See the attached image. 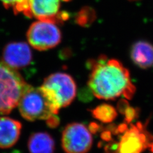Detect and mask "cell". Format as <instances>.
Returning a JSON list of instances; mask_svg holds the SVG:
<instances>
[{
  "mask_svg": "<svg viewBox=\"0 0 153 153\" xmlns=\"http://www.w3.org/2000/svg\"><path fill=\"white\" fill-rule=\"evenodd\" d=\"M88 85L96 97L103 100L121 96L131 99L135 91L128 70L119 61L105 56L92 63Z\"/></svg>",
  "mask_w": 153,
  "mask_h": 153,
  "instance_id": "obj_1",
  "label": "cell"
},
{
  "mask_svg": "<svg viewBox=\"0 0 153 153\" xmlns=\"http://www.w3.org/2000/svg\"><path fill=\"white\" fill-rule=\"evenodd\" d=\"M17 107L22 117L29 121L46 120L59 110L42 86L35 88L30 85Z\"/></svg>",
  "mask_w": 153,
  "mask_h": 153,
  "instance_id": "obj_2",
  "label": "cell"
},
{
  "mask_svg": "<svg viewBox=\"0 0 153 153\" xmlns=\"http://www.w3.org/2000/svg\"><path fill=\"white\" fill-rule=\"evenodd\" d=\"M28 86L15 69L0 63V116L9 114L18 106Z\"/></svg>",
  "mask_w": 153,
  "mask_h": 153,
  "instance_id": "obj_3",
  "label": "cell"
},
{
  "mask_svg": "<svg viewBox=\"0 0 153 153\" xmlns=\"http://www.w3.org/2000/svg\"><path fill=\"white\" fill-rule=\"evenodd\" d=\"M42 86L59 109L68 106L75 98V82L67 74H51L44 80Z\"/></svg>",
  "mask_w": 153,
  "mask_h": 153,
  "instance_id": "obj_4",
  "label": "cell"
},
{
  "mask_svg": "<svg viewBox=\"0 0 153 153\" xmlns=\"http://www.w3.org/2000/svg\"><path fill=\"white\" fill-rule=\"evenodd\" d=\"M27 39L34 49L45 51L59 44L61 33L56 23L38 21L33 22L27 32Z\"/></svg>",
  "mask_w": 153,
  "mask_h": 153,
  "instance_id": "obj_5",
  "label": "cell"
},
{
  "mask_svg": "<svg viewBox=\"0 0 153 153\" xmlns=\"http://www.w3.org/2000/svg\"><path fill=\"white\" fill-rule=\"evenodd\" d=\"M61 144L66 153H87L93 144L91 133L82 123H70L62 133Z\"/></svg>",
  "mask_w": 153,
  "mask_h": 153,
  "instance_id": "obj_6",
  "label": "cell"
},
{
  "mask_svg": "<svg viewBox=\"0 0 153 153\" xmlns=\"http://www.w3.org/2000/svg\"><path fill=\"white\" fill-rule=\"evenodd\" d=\"M149 136L141 123L131 124L117 142L116 153H142L152 142Z\"/></svg>",
  "mask_w": 153,
  "mask_h": 153,
  "instance_id": "obj_7",
  "label": "cell"
},
{
  "mask_svg": "<svg viewBox=\"0 0 153 153\" xmlns=\"http://www.w3.org/2000/svg\"><path fill=\"white\" fill-rule=\"evenodd\" d=\"M67 1L69 0H29V17L54 23L66 21L68 16L60 12V7L62 1Z\"/></svg>",
  "mask_w": 153,
  "mask_h": 153,
  "instance_id": "obj_8",
  "label": "cell"
},
{
  "mask_svg": "<svg viewBox=\"0 0 153 153\" xmlns=\"http://www.w3.org/2000/svg\"><path fill=\"white\" fill-rule=\"evenodd\" d=\"M3 63L13 69L25 68L31 64L32 52L25 42L9 43L3 51Z\"/></svg>",
  "mask_w": 153,
  "mask_h": 153,
  "instance_id": "obj_9",
  "label": "cell"
},
{
  "mask_svg": "<svg viewBox=\"0 0 153 153\" xmlns=\"http://www.w3.org/2000/svg\"><path fill=\"white\" fill-rule=\"evenodd\" d=\"M22 124L8 117H0V148L7 149L14 146L20 137Z\"/></svg>",
  "mask_w": 153,
  "mask_h": 153,
  "instance_id": "obj_10",
  "label": "cell"
},
{
  "mask_svg": "<svg viewBox=\"0 0 153 153\" xmlns=\"http://www.w3.org/2000/svg\"><path fill=\"white\" fill-rule=\"evenodd\" d=\"M133 63L140 68L146 69L153 66V45L145 41L133 44L130 52Z\"/></svg>",
  "mask_w": 153,
  "mask_h": 153,
  "instance_id": "obj_11",
  "label": "cell"
},
{
  "mask_svg": "<svg viewBox=\"0 0 153 153\" xmlns=\"http://www.w3.org/2000/svg\"><path fill=\"white\" fill-rule=\"evenodd\" d=\"M27 146L30 153H54L55 151L54 139L45 132L33 133L29 138Z\"/></svg>",
  "mask_w": 153,
  "mask_h": 153,
  "instance_id": "obj_12",
  "label": "cell"
},
{
  "mask_svg": "<svg viewBox=\"0 0 153 153\" xmlns=\"http://www.w3.org/2000/svg\"><path fill=\"white\" fill-rule=\"evenodd\" d=\"M93 116L103 123H112L117 116L116 110L112 105L102 104L92 110Z\"/></svg>",
  "mask_w": 153,
  "mask_h": 153,
  "instance_id": "obj_13",
  "label": "cell"
},
{
  "mask_svg": "<svg viewBox=\"0 0 153 153\" xmlns=\"http://www.w3.org/2000/svg\"><path fill=\"white\" fill-rule=\"evenodd\" d=\"M7 9L12 8L16 14L22 13L29 17L30 6L29 0H0Z\"/></svg>",
  "mask_w": 153,
  "mask_h": 153,
  "instance_id": "obj_14",
  "label": "cell"
},
{
  "mask_svg": "<svg viewBox=\"0 0 153 153\" xmlns=\"http://www.w3.org/2000/svg\"><path fill=\"white\" fill-rule=\"evenodd\" d=\"M124 114L125 115L126 123H131L136 117L137 111L133 108L128 107L125 111H124Z\"/></svg>",
  "mask_w": 153,
  "mask_h": 153,
  "instance_id": "obj_15",
  "label": "cell"
},
{
  "mask_svg": "<svg viewBox=\"0 0 153 153\" xmlns=\"http://www.w3.org/2000/svg\"><path fill=\"white\" fill-rule=\"evenodd\" d=\"M46 122L48 126L52 128H54L59 125V119L56 116V114H53L47 119H46Z\"/></svg>",
  "mask_w": 153,
  "mask_h": 153,
  "instance_id": "obj_16",
  "label": "cell"
},
{
  "mask_svg": "<svg viewBox=\"0 0 153 153\" xmlns=\"http://www.w3.org/2000/svg\"><path fill=\"white\" fill-rule=\"evenodd\" d=\"M112 132L111 131H105L102 133V139L105 141H110L112 138Z\"/></svg>",
  "mask_w": 153,
  "mask_h": 153,
  "instance_id": "obj_17",
  "label": "cell"
},
{
  "mask_svg": "<svg viewBox=\"0 0 153 153\" xmlns=\"http://www.w3.org/2000/svg\"><path fill=\"white\" fill-rule=\"evenodd\" d=\"M100 126L98 125V124L94 123H92L89 124V130L91 131V133H97L98 130L100 129Z\"/></svg>",
  "mask_w": 153,
  "mask_h": 153,
  "instance_id": "obj_18",
  "label": "cell"
}]
</instances>
